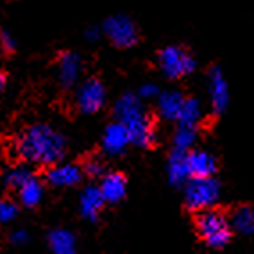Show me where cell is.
I'll list each match as a JSON object with an SVG mask.
<instances>
[{
  "mask_svg": "<svg viewBox=\"0 0 254 254\" xmlns=\"http://www.w3.org/2000/svg\"><path fill=\"white\" fill-rule=\"evenodd\" d=\"M200 240L211 249H224L231 240V220L218 209H202L195 218Z\"/></svg>",
  "mask_w": 254,
  "mask_h": 254,
  "instance_id": "cell-3",
  "label": "cell"
},
{
  "mask_svg": "<svg viewBox=\"0 0 254 254\" xmlns=\"http://www.w3.org/2000/svg\"><path fill=\"white\" fill-rule=\"evenodd\" d=\"M18 215V206L9 199H0V224L13 222Z\"/></svg>",
  "mask_w": 254,
  "mask_h": 254,
  "instance_id": "cell-23",
  "label": "cell"
},
{
  "mask_svg": "<svg viewBox=\"0 0 254 254\" xmlns=\"http://www.w3.org/2000/svg\"><path fill=\"white\" fill-rule=\"evenodd\" d=\"M141 97L136 93H124L113 106L115 120L122 122L131 134V143L136 147H150L156 138L152 120L147 115Z\"/></svg>",
  "mask_w": 254,
  "mask_h": 254,
  "instance_id": "cell-2",
  "label": "cell"
},
{
  "mask_svg": "<svg viewBox=\"0 0 254 254\" xmlns=\"http://www.w3.org/2000/svg\"><path fill=\"white\" fill-rule=\"evenodd\" d=\"M5 84H7V75H5V73L0 70V93L5 90Z\"/></svg>",
  "mask_w": 254,
  "mask_h": 254,
  "instance_id": "cell-29",
  "label": "cell"
},
{
  "mask_svg": "<svg viewBox=\"0 0 254 254\" xmlns=\"http://www.w3.org/2000/svg\"><path fill=\"white\" fill-rule=\"evenodd\" d=\"M220 199V183L215 176L191 177L185 185V204L191 211L213 208Z\"/></svg>",
  "mask_w": 254,
  "mask_h": 254,
  "instance_id": "cell-4",
  "label": "cell"
},
{
  "mask_svg": "<svg viewBox=\"0 0 254 254\" xmlns=\"http://www.w3.org/2000/svg\"><path fill=\"white\" fill-rule=\"evenodd\" d=\"M106 199L100 191V186H86L79 195V211L88 222H97L104 209Z\"/></svg>",
  "mask_w": 254,
  "mask_h": 254,
  "instance_id": "cell-12",
  "label": "cell"
},
{
  "mask_svg": "<svg viewBox=\"0 0 254 254\" xmlns=\"http://www.w3.org/2000/svg\"><path fill=\"white\" fill-rule=\"evenodd\" d=\"M43 193H45L43 185L38 181L36 177H32L18 190V199L25 208H36L43 200Z\"/></svg>",
  "mask_w": 254,
  "mask_h": 254,
  "instance_id": "cell-18",
  "label": "cell"
},
{
  "mask_svg": "<svg viewBox=\"0 0 254 254\" xmlns=\"http://www.w3.org/2000/svg\"><path fill=\"white\" fill-rule=\"evenodd\" d=\"M158 113L165 120H170V122H177V118L181 115L183 104H185V97H183L181 91L177 90H168L161 91L158 99Z\"/></svg>",
  "mask_w": 254,
  "mask_h": 254,
  "instance_id": "cell-15",
  "label": "cell"
},
{
  "mask_svg": "<svg viewBox=\"0 0 254 254\" xmlns=\"http://www.w3.org/2000/svg\"><path fill=\"white\" fill-rule=\"evenodd\" d=\"M82 170L79 165L75 163H56L52 167H49L47 172V183L54 188H70L81 183L82 179Z\"/></svg>",
  "mask_w": 254,
  "mask_h": 254,
  "instance_id": "cell-11",
  "label": "cell"
},
{
  "mask_svg": "<svg viewBox=\"0 0 254 254\" xmlns=\"http://www.w3.org/2000/svg\"><path fill=\"white\" fill-rule=\"evenodd\" d=\"M188 167L191 177H209L217 172V159L208 150H191L188 152Z\"/></svg>",
  "mask_w": 254,
  "mask_h": 254,
  "instance_id": "cell-16",
  "label": "cell"
},
{
  "mask_svg": "<svg viewBox=\"0 0 254 254\" xmlns=\"http://www.w3.org/2000/svg\"><path fill=\"white\" fill-rule=\"evenodd\" d=\"M102 32L99 27H95V25H91V27L86 29V32H84V36H86V40L90 41V43H95V41H99V38L102 36Z\"/></svg>",
  "mask_w": 254,
  "mask_h": 254,
  "instance_id": "cell-28",
  "label": "cell"
},
{
  "mask_svg": "<svg viewBox=\"0 0 254 254\" xmlns=\"http://www.w3.org/2000/svg\"><path fill=\"white\" fill-rule=\"evenodd\" d=\"M159 86L154 84V82H145V84H141L140 90H138V95L141 99H158L159 97Z\"/></svg>",
  "mask_w": 254,
  "mask_h": 254,
  "instance_id": "cell-26",
  "label": "cell"
},
{
  "mask_svg": "<svg viewBox=\"0 0 254 254\" xmlns=\"http://www.w3.org/2000/svg\"><path fill=\"white\" fill-rule=\"evenodd\" d=\"M82 170H84V174H86L88 177H102L104 176V168H102V163L100 161H97V159H90V161H86L84 163V167H82Z\"/></svg>",
  "mask_w": 254,
  "mask_h": 254,
  "instance_id": "cell-25",
  "label": "cell"
},
{
  "mask_svg": "<svg viewBox=\"0 0 254 254\" xmlns=\"http://www.w3.org/2000/svg\"><path fill=\"white\" fill-rule=\"evenodd\" d=\"M104 36L118 49H131L138 43L136 23L126 14H113L102 25Z\"/></svg>",
  "mask_w": 254,
  "mask_h": 254,
  "instance_id": "cell-6",
  "label": "cell"
},
{
  "mask_svg": "<svg viewBox=\"0 0 254 254\" xmlns=\"http://www.w3.org/2000/svg\"><path fill=\"white\" fill-rule=\"evenodd\" d=\"M167 176L170 185L174 186H185L191 179L190 167H188V152L183 150H174L170 152L167 163Z\"/></svg>",
  "mask_w": 254,
  "mask_h": 254,
  "instance_id": "cell-13",
  "label": "cell"
},
{
  "mask_svg": "<svg viewBox=\"0 0 254 254\" xmlns=\"http://www.w3.org/2000/svg\"><path fill=\"white\" fill-rule=\"evenodd\" d=\"M82 73V59L75 52H63L58 58V81L61 88L70 90L79 82Z\"/></svg>",
  "mask_w": 254,
  "mask_h": 254,
  "instance_id": "cell-10",
  "label": "cell"
},
{
  "mask_svg": "<svg viewBox=\"0 0 254 254\" xmlns=\"http://www.w3.org/2000/svg\"><path fill=\"white\" fill-rule=\"evenodd\" d=\"M0 49L4 50V52H7V54H13L14 50H16V40L5 29H0Z\"/></svg>",
  "mask_w": 254,
  "mask_h": 254,
  "instance_id": "cell-24",
  "label": "cell"
},
{
  "mask_svg": "<svg viewBox=\"0 0 254 254\" xmlns=\"http://www.w3.org/2000/svg\"><path fill=\"white\" fill-rule=\"evenodd\" d=\"M158 66L168 79H179L197 68V61L191 54L177 45H168L158 54Z\"/></svg>",
  "mask_w": 254,
  "mask_h": 254,
  "instance_id": "cell-5",
  "label": "cell"
},
{
  "mask_svg": "<svg viewBox=\"0 0 254 254\" xmlns=\"http://www.w3.org/2000/svg\"><path fill=\"white\" fill-rule=\"evenodd\" d=\"M32 177H34V174H32V170L27 165H16V167H11L9 170H5L2 181H4V185L7 186V188L18 191L29 179H32Z\"/></svg>",
  "mask_w": 254,
  "mask_h": 254,
  "instance_id": "cell-21",
  "label": "cell"
},
{
  "mask_svg": "<svg viewBox=\"0 0 254 254\" xmlns=\"http://www.w3.org/2000/svg\"><path fill=\"white\" fill-rule=\"evenodd\" d=\"M47 242H49L50 251L54 254H73L75 247H77L75 235L68 229H64V227L52 229L47 236Z\"/></svg>",
  "mask_w": 254,
  "mask_h": 254,
  "instance_id": "cell-17",
  "label": "cell"
},
{
  "mask_svg": "<svg viewBox=\"0 0 254 254\" xmlns=\"http://www.w3.org/2000/svg\"><path fill=\"white\" fill-rule=\"evenodd\" d=\"M208 86H209V100L213 113H224L229 106V84L226 81V75L218 66H213L208 73Z\"/></svg>",
  "mask_w": 254,
  "mask_h": 254,
  "instance_id": "cell-9",
  "label": "cell"
},
{
  "mask_svg": "<svg viewBox=\"0 0 254 254\" xmlns=\"http://www.w3.org/2000/svg\"><path fill=\"white\" fill-rule=\"evenodd\" d=\"M200 120H202V104H200V100L195 99V97L185 99V104H183L181 115L177 118V124L179 126L197 127Z\"/></svg>",
  "mask_w": 254,
  "mask_h": 254,
  "instance_id": "cell-19",
  "label": "cell"
},
{
  "mask_svg": "<svg viewBox=\"0 0 254 254\" xmlns=\"http://www.w3.org/2000/svg\"><path fill=\"white\" fill-rule=\"evenodd\" d=\"M195 140H197V127L177 126V131L174 132V138H172V149L188 152V150H191Z\"/></svg>",
  "mask_w": 254,
  "mask_h": 254,
  "instance_id": "cell-22",
  "label": "cell"
},
{
  "mask_svg": "<svg viewBox=\"0 0 254 254\" xmlns=\"http://www.w3.org/2000/svg\"><path fill=\"white\" fill-rule=\"evenodd\" d=\"M106 88L99 79H86L75 91V106L81 113L93 115L104 108Z\"/></svg>",
  "mask_w": 254,
  "mask_h": 254,
  "instance_id": "cell-7",
  "label": "cell"
},
{
  "mask_svg": "<svg viewBox=\"0 0 254 254\" xmlns=\"http://www.w3.org/2000/svg\"><path fill=\"white\" fill-rule=\"evenodd\" d=\"M27 242H29V233L25 229H16L11 235V244L14 247H23V245H27Z\"/></svg>",
  "mask_w": 254,
  "mask_h": 254,
  "instance_id": "cell-27",
  "label": "cell"
},
{
  "mask_svg": "<svg viewBox=\"0 0 254 254\" xmlns=\"http://www.w3.org/2000/svg\"><path fill=\"white\" fill-rule=\"evenodd\" d=\"M231 226L240 235H254V208L240 206L231 217Z\"/></svg>",
  "mask_w": 254,
  "mask_h": 254,
  "instance_id": "cell-20",
  "label": "cell"
},
{
  "mask_svg": "<svg viewBox=\"0 0 254 254\" xmlns=\"http://www.w3.org/2000/svg\"><path fill=\"white\" fill-rule=\"evenodd\" d=\"M102 150L109 156H118L126 152V149L131 145V134L127 131V127L122 122L115 120L113 124H109L102 132Z\"/></svg>",
  "mask_w": 254,
  "mask_h": 254,
  "instance_id": "cell-8",
  "label": "cell"
},
{
  "mask_svg": "<svg viewBox=\"0 0 254 254\" xmlns=\"http://www.w3.org/2000/svg\"><path fill=\"white\" fill-rule=\"evenodd\" d=\"M14 152L29 165L52 167L64 158L66 140L49 124H32L16 136Z\"/></svg>",
  "mask_w": 254,
  "mask_h": 254,
  "instance_id": "cell-1",
  "label": "cell"
},
{
  "mask_svg": "<svg viewBox=\"0 0 254 254\" xmlns=\"http://www.w3.org/2000/svg\"><path fill=\"white\" fill-rule=\"evenodd\" d=\"M99 186L106 202H109V204H117V202L124 200V197L127 193V179L120 172L104 174Z\"/></svg>",
  "mask_w": 254,
  "mask_h": 254,
  "instance_id": "cell-14",
  "label": "cell"
}]
</instances>
